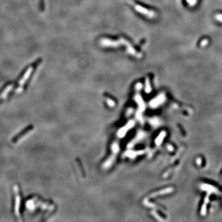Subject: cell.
I'll return each instance as SVG.
<instances>
[{"instance_id": "7a4b0ae2", "label": "cell", "mask_w": 222, "mask_h": 222, "mask_svg": "<svg viewBox=\"0 0 222 222\" xmlns=\"http://www.w3.org/2000/svg\"><path fill=\"white\" fill-rule=\"evenodd\" d=\"M127 1L128 2H129V3L135 8V9L138 12H140V13L143 14H145V16H146L147 17L153 18L155 17V14L154 11H149V9L145 8L144 7H142L141 6L138 5V4H137L133 1H132V0H127Z\"/></svg>"}, {"instance_id": "3957f363", "label": "cell", "mask_w": 222, "mask_h": 222, "mask_svg": "<svg viewBox=\"0 0 222 222\" xmlns=\"http://www.w3.org/2000/svg\"><path fill=\"white\" fill-rule=\"evenodd\" d=\"M209 43V41L208 39H204L203 40H202L200 43V45L201 47H205L206 46H207L208 44Z\"/></svg>"}, {"instance_id": "8992f818", "label": "cell", "mask_w": 222, "mask_h": 222, "mask_svg": "<svg viewBox=\"0 0 222 222\" xmlns=\"http://www.w3.org/2000/svg\"><path fill=\"white\" fill-rule=\"evenodd\" d=\"M187 2L188 3V4H189L191 6H194L197 3V0H186Z\"/></svg>"}, {"instance_id": "277c9868", "label": "cell", "mask_w": 222, "mask_h": 222, "mask_svg": "<svg viewBox=\"0 0 222 222\" xmlns=\"http://www.w3.org/2000/svg\"><path fill=\"white\" fill-rule=\"evenodd\" d=\"M215 19L217 20V21L222 23V14H220V13L216 14L215 16Z\"/></svg>"}, {"instance_id": "6da1fadb", "label": "cell", "mask_w": 222, "mask_h": 222, "mask_svg": "<svg viewBox=\"0 0 222 222\" xmlns=\"http://www.w3.org/2000/svg\"><path fill=\"white\" fill-rule=\"evenodd\" d=\"M101 43L104 46H120L121 44L125 45L126 46H127L128 52L131 54V55L135 56L137 58H139L142 56L141 54L140 53H139V52H137L135 50V49L130 45L129 42L125 40V39L120 38L119 41H114V42L109 40H107V39H102L101 42Z\"/></svg>"}, {"instance_id": "5b68a950", "label": "cell", "mask_w": 222, "mask_h": 222, "mask_svg": "<svg viewBox=\"0 0 222 222\" xmlns=\"http://www.w3.org/2000/svg\"><path fill=\"white\" fill-rule=\"evenodd\" d=\"M39 3V8H40L41 11H44V0H38Z\"/></svg>"}]
</instances>
